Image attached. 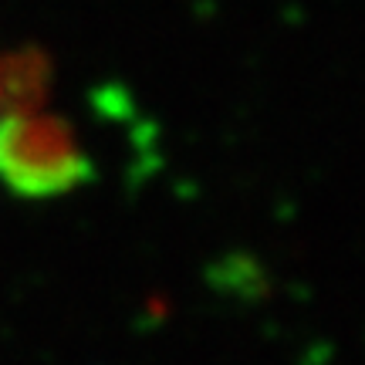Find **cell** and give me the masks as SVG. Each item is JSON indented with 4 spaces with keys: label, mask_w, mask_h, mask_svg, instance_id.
I'll return each mask as SVG.
<instances>
[{
    "label": "cell",
    "mask_w": 365,
    "mask_h": 365,
    "mask_svg": "<svg viewBox=\"0 0 365 365\" xmlns=\"http://www.w3.org/2000/svg\"><path fill=\"white\" fill-rule=\"evenodd\" d=\"M0 170L24 193H51L85 176V159L51 122L7 118L0 125Z\"/></svg>",
    "instance_id": "1"
}]
</instances>
